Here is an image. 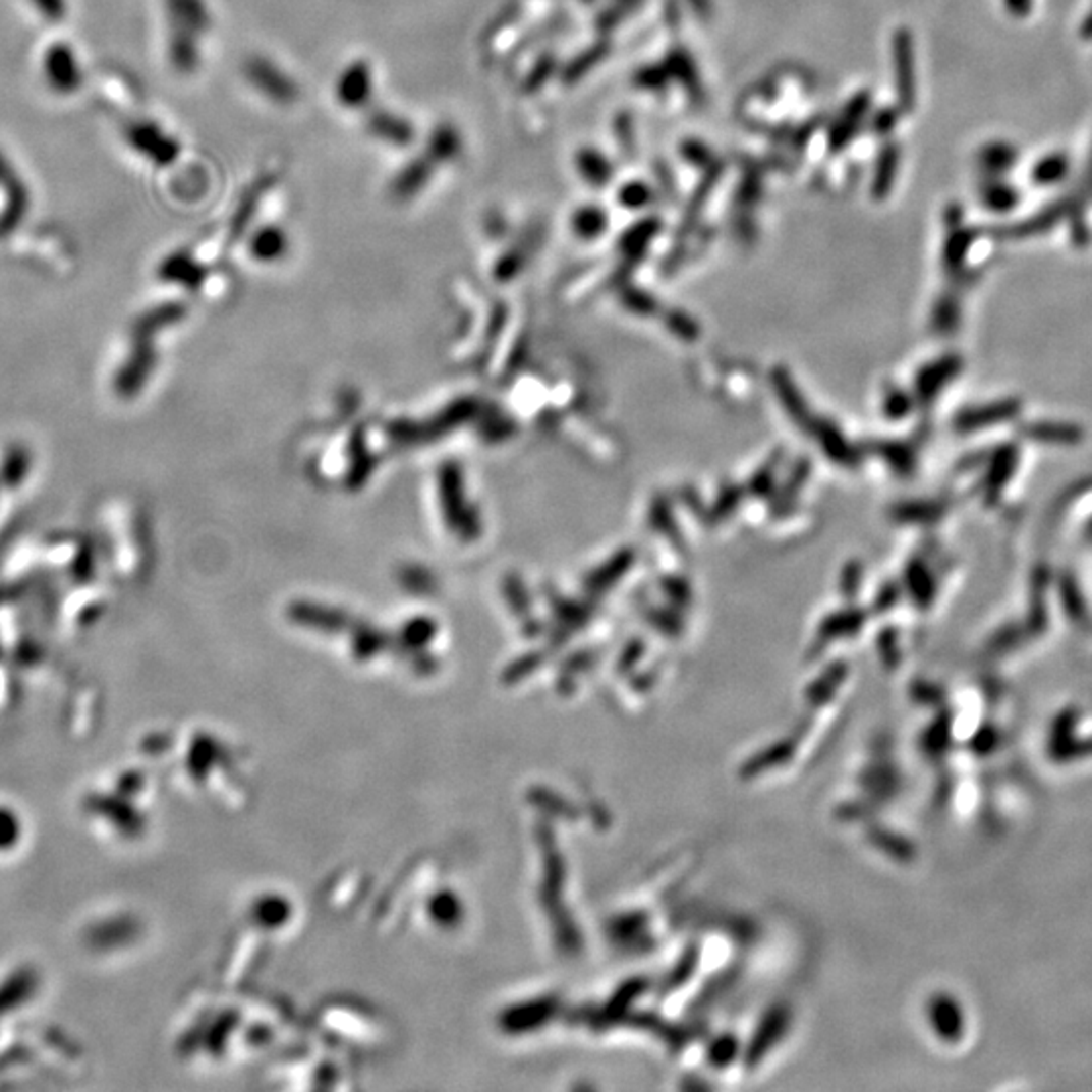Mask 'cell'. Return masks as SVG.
Returning <instances> with one entry per match:
<instances>
[{"label": "cell", "instance_id": "7c38bea8", "mask_svg": "<svg viewBox=\"0 0 1092 1092\" xmlns=\"http://www.w3.org/2000/svg\"><path fill=\"white\" fill-rule=\"evenodd\" d=\"M620 198H622L625 207H641V205H645L649 200V190L641 182H629V184H625Z\"/></svg>", "mask_w": 1092, "mask_h": 1092}, {"label": "cell", "instance_id": "ba28073f", "mask_svg": "<svg viewBox=\"0 0 1092 1092\" xmlns=\"http://www.w3.org/2000/svg\"><path fill=\"white\" fill-rule=\"evenodd\" d=\"M897 164H899V151L895 147H888L878 160V170L872 182V192L882 198L893 188L895 176H897Z\"/></svg>", "mask_w": 1092, "mask_h": 1092}, {"label": "cell", "instance_id": "277c9868", "mask_svg": "<svg viewBox=\"0 0 1092 1092\" xmlns=\"http://www.w3.org/2000/svg\"><path fill=\"white\" fill-rule=\"evenodd\" d=\"M128 147L142 158H149L155 164H168L178 153V145L166 136L157 124L140 122L132 124L126 130Z\"/></svg>", "mask_w": 1092, "mask_h": 1092}, {"label": "cell", "instance_id": "8992f818", "mask_svg": "<svg viewBox=\"0 0 1092 1092\" xmlns=\"http://www.w3.org/2000/svg\"><path fill=\"white\" fill-rule=\"evenodd\" d=\"M368 71L362 65H354L342 75V81L338 83V96L344 104H360L368 94Z\"/></svg>", "mask_w": 1092, "mask_h": 1092}, {"label": "cell", "instance_id": "5b68a950", "mask_svg": "<svg viewBox=\"0 0 1092 1092\" xmlns=\"http://www.w3.org/2000/svg\"><path fill=\"white\" fill-rule=\"evenodd\" d=\"M895 51V69H897V92L905 108L911 110L915 102V63H913V43L909 31H899L893 43Z\"/></svg>", "mask_w": 1092, "mask_h": 1092}, {"label": "cell", "instance_id": "52a82bcc", "mask_svg": "<svg viewBox=\"0 0 1092 1092\" xmlns=\"http://www.w3.org/2000/svg\"><path fill=\"white\" fill-rule=\"evenodd\" d=\"M866 110H868V96H856L854 102L844 112V122L840 120L836 124V128L831 130V145L834 147H846L850 142V134L856 128V124H860V120L866 114Z\"/></svg>", "mask_w": 1092, "mask_h": 1092}, {"label": "cell", "instance_id": "4fadbf2b", "mask_svg": "<svg viewBox=\"0 0 1092 1092\" xmlns=\"http://www.w3.org/2000/svg\"><path fill=\"white\" fill-rule=\"evenodd\" d=\"M690 2H692V4H694V6L698 8V10H700V12H706V10H708V6H710V2H708V0H690Z\"/></svg>", "mask_w": 1092, "mask_h": 1092}, {"label": "cell", "instance_id": "8fae6325", "mask_svg": "<svg viewBox=\"0 0 1092 1092\" xmlns=\"http://www.w3.org/2000/svg\"><path fill=\"white\" fill-rule=\"evenodd\" d=\"M575 223L579 227V231L583 233H589V229L593 227V231H601L604 225H606V213L599 211V209H593V207H587V209H581L575 217Z\"/></svg>", "mask_w": 1092, "mask_h": 1092}, {"label": "cell", "instance_id": "30bf717a", "mask_svg": "<svg viewBox=\"0 0 1092 1092\" xmlns=\"http://www.w3.org/2000/svg\"><path fill=\"white\" fill-rule=\"evenodd\" d=\"M28 4L47 22H61L69 12L67 0H28Z\"/></svg>", "mask_w": 1092, "mask_h": 1092}, {"label": "cell", "instance_id": "9c48e42d", "mask_svg": "<svg viewBox=\"0 0 1092 1092\" xmlns=\"http://www.w3.org/2000/svg\"><path fill=\"white\" fill-rule=\"evenodd\" d=\"M579 172L593 184H606L612 178L610 162L595 151H583L579 155Z\"/></svg>", "mask_w": 1092, "mask_h": 1092}, {"label": "cell", "instance_id": "7a4b0ae2", "mask_svg": "<svg viewBox=\"0 0 1092 1092\" xmlns=\"http://www.w3.org/2000/svg\"><path fill=\"white\" fill-rule=\"evenodd\" d=\"M1087 719L1079 708H1067L1058 714L1048 733V757L1056 763H1075L1092 757V731L1083 737Z\"/></svg>", "mask_w": 1092, "mask_h": 1092}, {"label": "cell", "instance_id": "3957f363", "mask_svg": "<svg viewBox=\"0 0 1092 1092\" xmlns=\"http://www.w3.org/2000/svg\"><path fill=\"white\" fill-rule=\"evenodd\" d=\"M41 71L47 88L61 98L77 94L83 85V67L69 43L47 45L41 57Z\"/></svg>", "mask_w": 1092, "mask_h": 1092}, {"label": "cell", "instance_id": "6da1fadb", "mask_svg": "<svg viewBox=\"0 0 1092 1092\" xmlns=\"http://www.w3.org/2000/svg\"><path fill=\"white\" fill-rule=\"evenodd\" d=\"M170 22L168 59L176 71L190 73L200 61L198 37L209 26V12L203 0H166Z\"/></svg>", "mask_w": 1092, "mask_h": 1092}]
</instances>
